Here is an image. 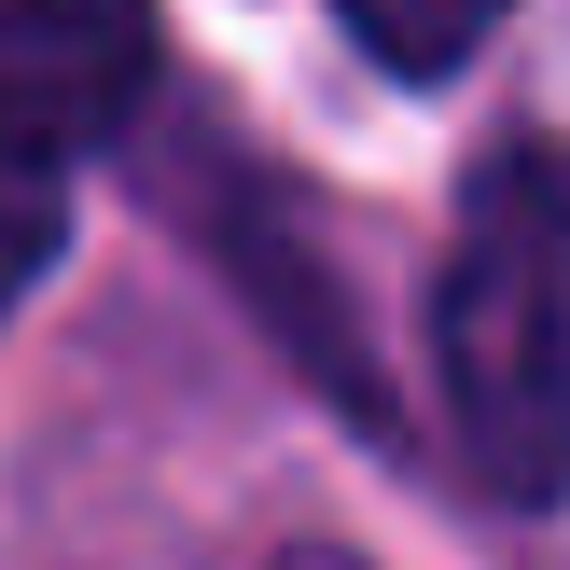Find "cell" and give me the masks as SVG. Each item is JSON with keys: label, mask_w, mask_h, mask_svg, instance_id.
Wrapping results in <instances>:
<instances>
[{"label": "cell", "mask_w": 570, "mask_h": 570, "mask_svg": "<svg viewBox=\"0 0 570 570\" xmlns=\"http://www.w3.org/2000/svg\"><path fill=\"white\" fill-rule=\"evenodd\" d=\"M432 376L460 473L501 515H543L570 473V195L543 139H501L460 195L432 278Z\"/></svg>", "instance_id": "cell-1"}, {"label": "cell", "mask_w": 570, "mask_h": 570, "mask_svg": "<svg viewBox=\"0 0 570 570\" xmlns=\"http://www.w3.org/2000/svg\"><path fill=\"white\" fill-rule=\"evenodd\" d=\"M154 70H167L154 0H0V154L70 167L98 139H126Z\"/></svg>", "instance_id": "cell-2"}, {"label": "cell", "mask_w": 570, "mask_h": 570, "mask_svg": "<svg viewBox=\"0 0 570 570\" xmlns=\"http://www.w3.org/2000/svg\"><path fill=\"white\" fill-rule=\"evenodd\" d=\"M348 14V42L376 56V70H404V83H445L460 56H488V28L515 14V0H334Z\"/></svg>", "instance_id": "cell-3"}, {"label": "cell", "mask_w": 570, "mask_h": 570, "mask_svg": "<svg viewBox=\"0 0 570 570\" xmlns=\"http://www.w3.org/2000/svg\"><path fill=\"white\" fill-rule=\"evenodd\" d=\"M56 250H70V195H56V167H14V154H0V321L56 278Z\"/></svg>", "instance_id": "cell-4"}, {"label": "cell", "mask_w": 570, "mask_h": 570, "mask_svg": "<svg viewBox=\"0 0 570 570\" xmlns=\"http://www.w3.org/2000/svg\"><path fill=\"white\" fill-rule=\"evenodd\" d=\"M265 570H362V557H334V543H293V557H265Z\"/></svg>", "instance_id": "cell-5"}]
</instances>
